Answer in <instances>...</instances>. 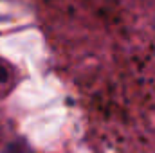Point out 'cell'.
<instances>
[{
    "mask_svg": "<svg viewBox=\"0 0 155 153\" xmlns=\"http://www.w3.org/2000/svg\"><path fill=\"white\" fill-rule=\"evenodd\" d=\"M7 79V65L0 60V83H4Z\"/></svg>",
    "mask_w": 155,
    "mask_h": 153,
    "instance_id": "6da1fadb",
    "label": "cell"
}]
</instances>
